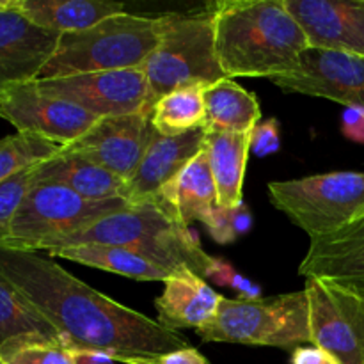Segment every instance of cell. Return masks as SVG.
<instances>
[{
	"label": "cell",
	"instance_id": "1",
	"mask_svg": "<svg viewBox=\"0 0 364 364\" xmlns=\"http://www.w3.org/2000/svg\"><path fill=\"white\" fill-rule=\"evenodd\" d=\"M0 277L23 295L68 348L135 358L191 347L181 333L100 294L52 256L0 247Z\"/></svg>",
	"mask_w": 364,
	"mask_h": 364
},
{
	"label": "cell",
	"instance_id": "2",
	"mask_svg": "<svg viewBox=\"0 0 364 364\" xmlns=\"http://www.w3.org/2000/svg\"><path fill=\"white\" fill-rule=\"evenodd\" d=\"M215 4V55L228 78L287 75L309 48L308 36L283 0Z\"/></svg>",
	"mask_w": 364,
	"mask_h": 364
},
{
	"label": "cell",
	"instance_id": "3",
	"mask_svg": "<svg viewBox=\"0 0 364 364\" xmlns=\"http://www.w3.org/2000/svg\"><path fill=\"white\" fill-rule=\"evenodd\" d=\"M164 25L166 14L144 16L123 11L85 31L63 34L38 80L96 71L141 70L159 46Z\"/></svg>",
	"mask_w": 364,
	"mask_h": 364
},
{
	"label": "cell",
	"instance_id": "4",
	"mask_svg": "<svg viewBox=\"0 0 364 364\" xmlns=\"http://www.w3.org/2000/svg\"><path fill=\"white\" fill-rule=\"evenodd\" d=\"M215 4L185 13H166L162 38L142 71L149 87V107L187 85H212L228 78L215 55Z\"/></svg>",
	"mask_w": 364,
	"mask_h": 364
},
{
	"label": "cell",
	"instance_id": "5",
	"mask_svg": "<svg viewBox=\"0 0 364 364\" xmlns=\"http://www.w3.org/2000/svg\"><path fill=\"white\" fill-rule=\"evenodd\" d=\"M206 343L274 347L294 352L311 343L309 304L306 291L244 301L223 297L212 322L198 331Z\"/></svg>",
	"mask_w": 364,
	"mask_h": 364
},
{
	"label": "cell",
	"instance_id": "6",
	"mask_svg": "<svg viewBox=\"0 0 364 364\" xmlns=\"http://www.w3.org/2000/svg\"><path fill=\"white\" fill-rule=\"evenodd\" d=\"M127 199L92 201L63 185H34L18 208L2 247L50 252L70 235L130 206Z\"/></svg>",
	"mask_w": 364,
	"mask_h": 364
},
{
	"label": "cell",
	"instance_id": "7",
	"mask_svg": "<svg viewBox=\"0 0 364 364\" xmlns=\"http://www.w3.org/2000/svg\"><path fill=\"white\" fill-rule=\"evenodd\" d=\"M269 201L301 228L309 240L347 226L364 210V173L334 171L270 181Z\"/></svg>",
	"mask_w": 364,
	"mask_h": 364
},
{
	"label": "cell",
	"instance_id": "8",
	"mask_svg": "<svg viewBox=\"0 0 364 364\" xmlns=\"http://www.w3.org/2000/svg\"><path fill=\"white\" fill-rule=\"evenodd\" d=\"M311 345L340 364H364V294L322 277H306Z\"/></svg>",
	"mask_w": 364,
	"mask_h": 364
},
{
	"label": "cell",
	"instance_id": "9",
	"mask_svg": "<svg viewBox=\"0 0 364 364\" xmlns=\"http://www.w3.org/2000/svg\"><path fill=\"white\" fill-rule=\"evenodd\" d=\"M43 92L64 100L96 117L146 112L151 116L144 71L119 70L36 80Z\"/></svg>",
	"mask_w": 364,
	"mask_h": 364
},
{
	"label": "cell",
	"instance_id": "10",
	"mask_svg": "<svg viewBox=\"0 0 364 364\" xmlns=\"http://www.w3.org/2000/svg\"><path fill=\"white\" fill-rule=\"evenodd\" d=\"M0 117L18 132L41 135L63 148L82 137L100 119L43 92L36 80L0 89Z\"/></svg>",
	"mask_w": 364,
	"mask_h": 364
},
{
	"label": "cell",
	"instance_id": "11",
	"mask_svg": "<svg viewBox=\"0 0 364 364\" xmlns=\"http://www.w3.org/2000/svg\"><path fill=\"white\" fill-rule=\"evenodd\" d=\"M270 82L284 92L326 98L345 107H364V55L309 46L294 71Z\"/></svg>",
	"mask_w": 364,
	"mask_h": 364
},
{
	"label": "cell",
	"instance_id": "12",
	"mask_svg": "<svg viewBox=\"0 0 364 364\" xmlns=\"http://www.w3.org/2000/svg\"><path fill=\"white\" fill-rule=\"evenodd\" d=\"M151 134V116L146 112L100 117L82 137L63 149L128 181L144 156Z\"/></svg>",
	"mask_w": 364,
	"mask_h": 364
},
{
	"label": "cell",
	"instance_id": "13",
	"mask_svg": "<svg viewBox=\"0 0 364 364\" xmlns=\"http://www.w3.org/2000/svg\"><path fill=\"white\" fill-rule=\"evenodd\" d=\"M59 41L60 34L27 20L14 0H0V89L38 80Z\"/></svg>",
	"mask_w": 364,
	"mask_h": 364
},
{
	"label": "cell",
	"instance_id": "14",
	"mask_svg": "<svg viewBox=\"0 0 364 364\" xmlns=\"http://www.w3.org/2000/svg\"><path fill=\"white\" fill-rule=\"evenodd\" d=\"M309 46L364 55V0H283Z\"/></svg>",
	"mask_w": 364,
	"mask_h": 364
},
{
	"label": "cell",
	"instance_id": "15",
	"mask_svg": "<svg viewBox=\"0 0 364 364\" xmlns=\"http://www.w3.org/2000/svg\"><path fill=\"white\" fill-rule=\"evenodd\" d=\"M302 277H322L364 294V210L334 233L309 240Z\"/></svg>",
	"mask_w": 364,
	"mask_h": 364
},
{
	"label": "cell",
	"instance_id": "16",
	"mask_svg": "<svg viewBox=\"0 0 364 364\" xmlns=\"http://www.w3.org/2000/svg\"><path fill=\"white\" fill-rule=\"evenodd\" d=\"M176 223L164 213V210L153 199L130 205L123 212L112 213L96 220L85 230L70 235L59 242L55 249L75 247V245H117L135 251L142 244L162 237L167 231L174 230ZM50 251V252H52Z\"/></svg>",
	"mask_w": 364,
	"mask_h": 364
},
{
	"label": "cell",
	"instance_id": "17",
	"mask_svg": "<svg viewBox=\"0 0 364 364\" xmlns=\"http://www.w3.org/2000/svg\"><path fill=\"white\" fill-rule=\"evenodd\" d=\"M206 128L176 137H164L153 130L144 156L134 176L127 181L124 199L132 205L149 201L167 181L173 180L194 156L205 149Z\"/></svg>",
	"mask_w": 364,
	"mask_h": 364
},
{
	"label": "cell",
	"instance_id": "18",
	"mask_svg": "<svg viewBox=\"0 0 364 364\" xmlns=\"http://www.w3.org/2000/svg\"><path fill=\"white\" fill-rule=\"evenodd\" d=\"M151 199L178 226L191 228V224L203 223L217 205L215 183L205 149Z\"/></svg>",
	"mask_w": 364,
	"mask_h": 364
},
{
	"label": "cell",
	"instance_id": "19",
	"mask_svg": "<svg viewBox=\"0 0 364 364\" xmlns=\"http://www.w3.org/2000/svg\"><path fill=\"white\" fill-rule=\"evenodd\" d=\"M223 295L217 294L203 277L192 270L164 281V291L155 301L159 322L171 331H199L217 315Z\"/></svg>",
	"mask_w": 364,
	"mask_h": 364
},
{
	"label": "cell",
	"instance_id": "20",
	"mask_svg": "<svg viewBox=\"0 0 364 364\" xmlns=\"http://www.w3.org/2000/svg\"><path fill=\"white\" fill-rule=\"evenodd\" d=\"M41 183L63 185L92 201L124 199V187H127V181L117 178L116 174L64 149H60L59 155L36 166L34 185Z\"/></svg>",
	"mask_w": 364,
	"mask_h": 364
},
{
	"label": "cell",
	"instance_id": "21",
	"mask_svg": "<svg viewBox=\"0 0 364 364\" xmlns=\"http://www.w3.org/2000/svg\"><path fill=\"white\" fill-rule=\"evenodd\" d=\"M251 134L206 130L205 151L217 191V206L244 203V178L251 153Z\"/></svg>",
	"mask_w": 364,
	"mask_h": 364
},
{
	"label": "cell",
	"instance_id": "22",
	"mask_svg": "<svg viewBox=\"0 0 364 364\" xmlns=\"http://www.w3.org/2000/svg\"><path fill=\"white\" fill-rule=\"evenodd\" d=\"M14 6L32 23L60 36L85 31L123 13V4L103 0H14Z\"/></svg>",
	"mask_w": 364,
	"mask_h": 364
},
{
	"label": "cell",
	"instance_id": "23",
	"mask_svg": "<svg viewBox=\"0 0 364 364\" xmlns=\"http://www.w3.org/2000/svg\"><path fill=\"white\" fill-rule=\"evenodd\" d=\"M206 130L247 134L262 119V109L255 92L233 78L208 85L205 92Z\"/></svg>",
	"mask_w": 364,
	"mask_h": 364
},
{
	"label": "cell",
	"instance_id": "24",
	"mask_svg": "<svg viewBox=\"0 0 364 364\" xmlns=\"http://www.w3.org/2000/svg\"><path fill=\"white\" fill-rule=\"evenodd\" d=\"M52 258L70 259L80 265L105 270L135 281H167L173 274L146 256L117 245H75L48 252Z\"/></svg>",
	"mask_w": 364,
	"mask_h": 364
},
{
	"label": "cell",
	"instance_id": "25",
	"mask_svg": "<svg viewBox=\"0 0 364 364\" xmlns=\"http://www.w3.org/2000/svg\"><path fill=\"white\" fill-rule=\"evenodd\" d=\"M208 85H187L171 91L155 103L151 127L164 137H176L187 132L206 128L205 92Z\"/></svg>",
	"mask_w": 364,
	"mask_h": 364
},
{
	"label": "cell",
	"instance_id": "26",
	"mask_svg": "<svg viewBox=\"0 0 364 364\" xmlns=\"http://www.w3.org/2000/svg\"><path fill=\"white\" fill-rule=\"evenodd\" d=\"M27 336L60 340L59 333L25 301L23 295L0 277V348Z\"/></svg>",
	"mask_w": 364,
	"mask_h": 364
},
{
	"label": "cell",
	"instance_id": "27",
	"mask_svg": "<svg viewBox=\"0 0 364 364\" xmlns=\"http://www.w3.org/2000/svg\"><path fill=\"white\" fill-rule=\"evenodd\" d=\"M63 146L36 134L16 132L0 139V183L14 174L59 155Z\"/></svg>",
	"mask_w": 364,
	"mask_h": 364
},
{
	"label": "cell",
	"instance_id": "28",
	"mask_svg": "<svg viewBox=\"0 0 364 364\" xmlns=\"http://www.w3.org/2000/svg\"><path fill=\"white\" fill-rule=\"evenodd\" d=\"M2 364H75L60 340L27 336L9 341L0 348Z\"/></svg>",
	"mask_w": 364,
	"mask_h": 364
},
{
	"label": "cell",
	"instance_id": "29",
	"mask_svg": "<svg viewBox=\"0 0 364 364\" xmlns=\"http://www.w3.org/2000/svg\"><path fill=\"white\" fill-rule=\"evenodd\" d=\"M201 224L206 228L213 242L220 245L233 244L251 231L252 213L245 203H240L233 208L215 205Z\"/></svg>",
	"mask_w": 364,
	"mask_h": 364
},
{
	"label": "cell",
	"instance_id": "30",
	"mask_svg": "<svg viewBox=\"0 0 364 364\" xmlns=\"http://www.w3.org/2000/svg\"><path fill=\"white\" fill-rule=\"evenodd\" d=\"M34 173L36 166L28 167L0 183V247L9 235L11 223L23 203L25 196L34 187Z\"/></svg>",
	"mask_w": 364,
	"mask_h": 364
},
{
	"label": "cell",
	"instance_id": "31",
	"mask_svg": "<svg viewBox=\"0 0 364 364\" xmlns=\"http://www.w3.org/2000/svg\"><path fill=\"white\" fill-rule=\"evenodd\" d=\"M205 281H212V283L220 284V287L231 288V290L237 291L238 299H244V301H258V299H263L262 287L258 283H255V281L247 279L245 276H242L224 258L212 256V262H210L208 270H206Z\"/></svg>",
	"mask_w": 364,
	"mask_h": 364
},
{
	"label": "cell",
	"instance_id": "32",
	"mask_svg": "<svg viewBox=\"0 0 364 364\" xmlns=\"http://www.w3.org/2000/svg\"><path fill=\"white\" fill-rule=\"evenodd\" d=\"M279 121L276 117H269L265 121H259L251 134V153L258 159L274 155L281 148L279 135Z\"/></svg>",
	"mask_w": 364,
	"mask_h": 364
},
{
	"label": "cell",
	"instance_id": "33",
	"mask_svg": "<svg viewBox=\"0 0 364 364\" xmlns=\"http://www.w3.org/2000/svg\"><path fill=\"white\" fill-rule=\"evenodd\" d=\"M114 361L123 364H210L208 359L194 347H187L181 348V350L167 352V354L159 355H135V358L116 355Z\"/></svg>",
	"mask_w": 364,
	"mask_h": 364
},
{
	"label": "cell",
	"instance_id": "34",
	"mask_svg": "<svg viewBox=\"0 0 364 364\" xmlns=\"http://www.w3.org/2000/svg\"><path fill=\"white\" fill-rule=\"evenodd\" d=\"M341 134L355 144H364V107H345L341 114Z\"/></svg>",
	"mask_w": 364,
	"mask_h": 364
},
{
	"label": "cell",
	"instance_id": "35",
	"mask_svg": "<svg viewBox=\"0 0 364 364\" xmlns=\"http://www.w3.org/2000/svg\"><path fill=\"white\" fill-rule=\"evenodd\" d=\"M290 364H340L329 352L315 347H299L291 352Z\"/></svg>",
	"mask_w": 364,
	"mask_h": 364
},
{
	"label": "cell",
	"instance_id": "36",
	"mask_svg": "<svg viewBox=\"0 0 364 364\" xmlns=\"http://www.w3.org/2000/svg\"><path fill=\"white\" fill-rule=\"evenodd\" d=\"M68 350L75 364H116L112 355L102 350H82V348H68Z\"/></svg>",
	"mask_w": 364,
	"mask_h": 364
},
{
	"label": "cell",
	"instance_id": "37",
	"mask_svg": "<svg viewBox=\"0 0 364 364\" xmlns=\"http://www.w3.org/2000/svg\"><path fill=\"white\" fill-rule=\"evenodd\" d=\"M0 364H2V361H0Z\"/></svg>",
	"mask_w": 364,
	"mask_h": 364
}]
</instances>
